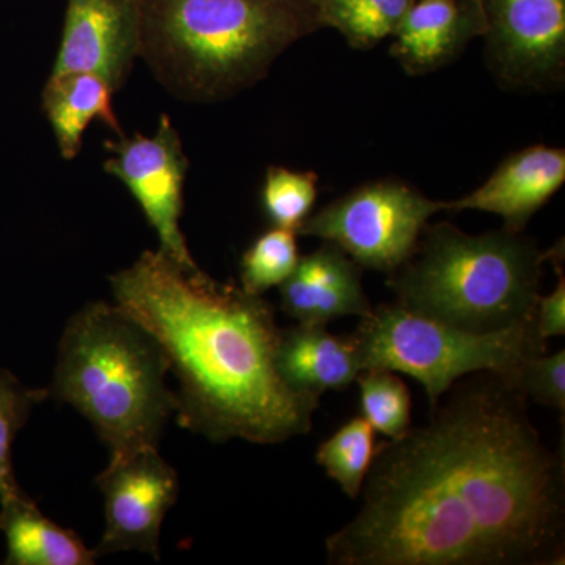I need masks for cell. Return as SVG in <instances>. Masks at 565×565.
Listing matches in <instances>:
<instances>
[{"label":"cell","mask_w":565,"mask_h":565,"mask_svg":"<svg viewBox=\"0 0 565 565\" xmlns=\"http://www.w3.org/2000/svg\"><path fill=\"white\" fill-rule=\"evenodd\" d=\"M140 58L174 98L226 102L321 31L318 0H137Z\"/></svg>","instance_id":"3957f363"},{"label":"cell","mask_w":565,"mask_h":565,"mask_svg":"<svg viewBox=\"0 0 565 565\" xmlns=\"http://www.w3.org/2000/svg\"><path fill=\"white\" fill-rule=\"evenodd\" d=\"M137 58V0H66L61 46L51 74H95L117 93L129 79Z\"/></svg>","instance_id":"8fae6325"},{"label":"cell","mask_w":565,"mask_h":565,"mask_svg":"<svg viewBox=\"0 0 565 565\" xmlns=\"http://www.w3.org/2000/svg\"><path fill=\"white\" fill-rule=\"evenodd\" d=\"M438 212H444V202L388 178L344 193L310 215L297 234L337 244L362 269L390 277L414 255L424 228Z\"/></svg>","instance_id":"52a82bcc"},{"label":"cell","mask_w":565,"mask_h":565,"mask_svg":"<svg viewBox=\"0 0 565 565\" xmlns=\"http://www.w3.org/2000/svg\"><path fill=\"white\" fill-rule=\"evenodd\" d=\"M114 95V88L95 74H51L41 93V107L63 159L73 161L79 156L84 134L93 121L125 136L115 114Z\"/></svg>","instance_id":"2e32d148"},{"label":"cell","mask_w":565,"mask_h":565,"mask_svg":"<svg viewBox=\"0 0 565 565\" xmlns=\"http://www.w3.org/2000/svg\"><path fill=\"white\" fill-rule=\"evenodd\" d=\"M318 184L319 177L315 172L270 166L262 188V207L270 225L299 232L318 200Z\"/></svg>","instance_id":"7402d4cb"},{"label":"cell","mask_w":565,"mask_h":565,"mask_svg":"<svg viewBox=\"0 0 565 565\" xmlns=\"http://www.w3.org/2000/svg\"><path fill=\"white\" fill-rule=\"evenodd\" d=\"M486 61L511 92L557 90L565 79V0H479Z\"/></svg>","instance_id":"9c48e42d"},{"label":"cell","mask_w":565,"mask_h":565,"mask_svg":"<svg viewBox=\"0 0 565 565\" xmlns=\"http://www.w3.org/2000/svg\"><path fill=\"white\" fill-rule=\"evenodd\" d=\"M299 258L297 233L273 226L244 252L239 286L252 296H264L288 280Z\"/></svg>","instance_id":"44dd1931"},{"label":"cell","mask_w":565,"mask_h":565,"mask_svg":"<svg viewBox=\"0 0 565 565\" xmlns=\"http://www.w3.org/2000/svg\"><path fill=\"white\" fill-rule=\"evenodd\" d=\"M546 253L523 233L468 234L427 223L414 255L390 275L396 303L471 333L535 321Z\"/></svg>","instance_id":"5b68a950"},{"label":"cell","mask_w":565,"mask_h":565,"mask_svg":"<svg viewBox=\"0 0 565 565\" xmlns=\"http://www.w3.org/2000/svg\"><path fill=\"white\" fill-rule=\"evenodd\" d=\"M115 303L154 337L180 382L181 427L212 444L278 445L310 433L321 399L292 392L275 364L273 305L188 270L161 250L110 277Z\"/></svg>","instance_id":"7a4b0ae2"},{"label":"cell","mask_w":565,"mask_h":565,"mask_svg":"<svg viewBox=\"0 0 565 565\" xmlns=\"http://www.w3.org/2000/svg\"><path fill=\"white\" fill-rule=\"evenodd\" d=\"M6 565H92L96 556L84 541L47 519L29 494L0 503Z\"/></svg>","instance_id":"e0dca14e"},{"label":"cell","mask_w":565,"mask_h":565,"mask_svg":"<svg viewBox=\"0 0 565 565\" xmlns=\"http://www.w3.org/2000/svg\"><path fill=\"white\" fill-rule=\"evenodd\" d=\"M527 401L508 375H465L424 426L375 446L327 564L563 565L564 444L546 446Z\"/></svg>","instance_id":"6da1fadb"},{"label":"cell","mask_w":565,"mask_h":565,"mask_svg":"<svg viewBox=\"0 0 565 565\" xmlns=\"http://www.w3.org/2000/svg\"><path fill=\"white\" fill-rule=\"evenodd\" d=\"M416 0H318L322 29L340 32L353 50L377 46L399 28Z\"/></svg>","instance_id":"ac0fdd59"},{"label":"cell","mask_w":565,"mask_h":565,"mask_svg":"<svg viewBox=\"0 0 565 565\" xmlns=\"http://www.w3.org/2000/svg\"><path fill=\"white\" fill-rule=\"evenodd\" d=\"M46 399H50L47 388H31L0 367V503L28 494L18 484L11 451L33 408Z\"/></svg>","instance_id":"ffe728a7"},{"label":"cell","mask_w":565,"mask_h":565,"mask_svg":"<svg viewBox=\"0 0 565 565\" xmlns=\"http://www.w3.org/2000/svg\"><path fill=\"white\" fill-rule=\"evenodd\" d=\"M355 382L363 418L375 433L401 437L412 423V396L403 379L393 371L364 370Z\"/></svg>","instance_id":"603a6c76"},{"label":"cell","mask_w":565,"mask_h":565,"mask_svg":"<svg viewBox=\"0 0 565 565\" xmlns=\"http://www.w3.org/2000/svg\"><path fill=\"white\" fill-rule=\"evenodd\" d=\"M104 170L132 193L145 218L158 234L159 250L188 270H199L181 230L189 161L180 132L162 115L152 136H118L106 143Z\"/></svg>","instance_id":"ba28073f"},{"label":"cell","mask_w":565,"mask_h":565,"mask_svg":"<svg viewBox=\"0 0 565 565\" xmlns=\"http://www.w3.org/2000/svg\"><path fill=\"white\" fill-rule=\"evenodd\" d=\"M512 384L527 399L555 408L564 416L565 412V351L552 355H537L526 359L509 375Z\"/></svg>","instance_id":"cb8c5ba5"},{"label":"cell","mask_w":565,"mask_h":565,"mask_svg":"<svg viewBox=\"0 0 565 565\" xmlns=\"http://www.w3.org/2000/svg\"><path fill=\"white\" fill-rule=\"evenodd\" d=\"M362 267L337 244L300 256L288 280L278 286L281 310L299 323H319L344 316L364 318L373 310L363 288Z\"/></svg>","instance_id":"5bb4252c"},{"label":"cell","mask_w":565,"mask_h":565,"mask_svg":"<svg viewBox=\"0 0 565 565\" xmlns=\"http://www.w3.org/2000/svg\"><path fill=\"white\" fill-rule=\"evenodd\" d=\"M374 452L375 430L363 416H356L319 445L316 462L340 486L345 497L356 500L362 493Z\"/></svg>","instance_id":"d6986e66"},{"label":"cell","mask_w":565,"mask_h":565,"mask_svg":"<svg viewBox=\"0 0 565 565\" xmlns=\"http://www.w3.org/2000/svg\"><path fill=\"white\" fill-rule=\"evenodd\" d=\"M362 370H386L423 385L430 408L465 375L492 371L511 375L531 356L544 355L546 343L535 321L493 333H471L384 303L360 318L351 334Z\"/></svg>","instance_id":"8992f818"},{"label":"cell","mask_w":565,"mask_h":565,"mask_svg":"<svg viewBox=\"0 0 565 565\" xmlns=\"http://www.w3.org/2000/svg\"><path fill=\"white\" fill-rule=\"evenodd\" d=\"M546 262L552 263L557 275L555 289L548 296L539 297L535 307V327L542 340L564 337L565 334V277H564V244L546 250Z\"/></svg>","instance_id":"d4e9b609"},{"label":"cell","mask_w":565,"mask_h":565,"mask_svg":"<svg viewBox=\"0 0 565 565\" xmlns=\"http://www.w3.org/2000/svg\"><path fill=\"white\" fill-rule=\"evenodd\" d=\"M484 32L479 0H416L393 33L390 54L408 76H424L455 63Z\"/></svg>","instance_id":"4fadbf2b"},{"label":"cell","mask_w":565,"mask_h":565,"mask_svg":"<svg viewBox=\"0 0 565 565\" xmlns=\"http://www.w3.org/2000/svg\"><path fill=\"white\" fill-rule=\"evenodd\" d=\"M275 364L292 392L316 399L348 388L363 371L351 334L337 337L319 323L297 322L281 330Z\"/></svg>","instance_id":"9a60e30c"},{"label":"cell","mask_w":565,"mask_h":565,"mask_svg":"<svg viewBox=\"0 0 565 565\" xmlns=\"http://www.w3.org/2000/svg\"><path fill=\"white\" fill-rule=\"evenodd\" d=\"M95 482L106 515L102 541L93 548L96 559L121 552H143L159 559L162 522L177 503L180 478L158 446L110 457Z\"/></svg>","instance_id":"30bf717a"},{"label":"cell","mask_w":565,"mask_h":565,"mask_svg":"<svg viewBox=\"0 0 565 565\" xmlns=\"http://www.w3.org/2000/svg\"><path fill=\"white\" fill-rule=\"evenodd\" d=\"M565 182L563 148L533 145L512 152L473 192L444 202V211H482L503 218V228L525 232L535 212L555 196Z\"/></svg>","instance_id":"7c38bea8"},{"label":"cell","mask_w":565,"mask_h":565,"mask_svg":"<svg viewBox=\"0 0 565 565\" xmlns=\"http://www.w3.org/2000/svg\"><path fill=\"white\" fill-rule=\"evenodd\" d=\"M169 371L141 323L117 303L93 302L66 323L47 393L87 418L110 457L121 456L158 446L177 414Z\"/></svg>","instance_id":"277c9868"}]
</instances>
